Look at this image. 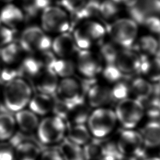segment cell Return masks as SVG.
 Listing matches in <instances>:
<instances>
[{"instance_id":"cell-21","label":"cell","mask_w":160,"mask_h":160,"mask_svg":"<svg viewBox=\"0 0 160 160\" xmlns=\"http://www.w3.org/2000/svg\"><path fill=\"white\" fill-rule=\"evenodd\" d=\"M24 18L22 11L12 4L5 6L0 12V22L12 29L19 26Z\"/></svg>"},{"instance_id":"cell-40","label":"cell","mask_w":160,"mask_h":160,"mask_svg":"<svg viewBox=\"0 0 160 160\" xmlns=\"http://www.w3.org/2000/svg\"><path fill=\"white\" fill-rule=\"evenodd\" d=\"M36 56H34L40 66L41 69H51L55 62L57 58L52 51L46 50L40 52L35 53Z\"/></svg>"},{"instance_id":"cell-36","label":"cell","mask_w":160,"mask_h":160,"mask_svg":"<svg viewBox=\"0 0 160 160\" xmlns=\"http://www.w3.org/2000/svg\"><path fill=\"white\" fill-rule=\"evenodd\" d=\"M51 0H21L24 12L30 16L36 15L50 5Z\"/></svg>"},{"instance_id":"cell-35","label":"cell","mask_w":160,"mask_h":160,"mask_svg":"<svg viewBox=\"0 0 160 160\" xmlns=\"http://www.w3.org/2000/svg\"><path fill=\"white\" fill-rule=\"evenodd\" d=\"M119 11V4L112 0H104L99 2L98 16L104 20H111L115 18Z\"/></svg>"},{"instance_id":"cell-16","label":"cell","mask_w":160,"mask_h":160,"mask_svg":"<svg viewBox=\"0 0 160 160\" xmlns=\"http://www.w3.org/2000/svg\"><path fill=\"white\" fill-rule=\"evenodd\" d=\"M51 48L56 56L59 58H70L79 50L70 32L58 34L52 41Z\"/></svg>"},{"instance_id":"cell-23","label":"cell","mask_w":160,"mask_h":160,"mask_svg":"<svg viewBox=\"0 0 160 160\" xmlns=\"http://www.w3.org/2000/svg\"><path fill=\"white\" fill-rule=\"evenodd\" d=\"M139 132L145 147L155 148L160 146V121L150 120Z\"/></svg>"},{"instance_id":"cell-3","label":"cell","mask_w":160,"mask_h":160,"mask_svg":"<svg viewBox=\"0 0 160 160\" xmlns=\"http://www.w3.org/2000/svg\"><path fill=\"white\" fill-rule=\"evenodd\" d=\"M72 31L71 34L79 49H90L94 44L103 40L106 34V27L94 19L80 22Z\"/></svg>"},{"instance_id":"cell-20","label":"cell","mask_w":160,"mask_h":160,"mask_svg":"<svg viewBox=\"0 0 160 160\" xmlns=\"http://www.w3.org/2000/svg\"><path fill=\"white\" fill-rule=\"evenodd\" d=\"M91 112V108L84 99L73 103L65 120L67 127L74 124H86Z\"/></svg>"},{"instance_id":"cell-45","label":"cell","mask_w":160,"mask_h":160,"mask_svg":"<svg viewBox=\"0 0 160 160\" xmlns=\"http://www.w3.org/2000/svg\"><path fill=\"white\" fill-rule=\"evenodd\" d=\"M39 160H64L58 149H48L41 152Z\"/></svg>"},{"instance_id":"cell-26","label":"cell","mask_w":160,"mask_h":160,"mask_svg":"<svg viewBox=\"0 0 160 160\" xmlns=\"http://www.w3.org/2000/svg\"><path fill=\"white\" fill-rule=\"evenodd\" d=\"M16 124L24 132H31L37 129L39 121L34 112L31 110L21 109L16 113Z\"/></svg>"},{"instance_id":"cell-28","label":"cell","mask_w":160,"mask_h":160,"mask_svg":"<svg viewBox=\"0 0 160 160\" xmlns=\"http://www.w3.org/2000/svg\"><path fill=\"white\" fill-rule=\"evenodd\" d=\"M68 138L73 142L81 146L91 139V133L85 124H74L67 127Z\"/></svg>"},{"instance_id":"cell-53","label":"cell","mask_w":160,"mask_h":160,"mask_svg":"<svg viewBox=\"0 0 160 160\" xmlns=\"http://www.w3.org/2000/svg\"><path fill=\"white\" fill-rule=\"evenodd\" d=\"M159 1H160V0H159Z\"/></svg>"},{"instance_id":"cell-5","label":"cell","mask_w":160,"mask_h":160,"mask_svg":"<svg viewBox=\"0 0 160 160\" xmlns=\"http://www.w3.org/2000/svg\"><path fill=\"white\" fill-rule=\"evenodd\" d=\"M114 111L118 122L124 129H133L145 115L142 102L129 97L118 101Z\"/></svg>"},{"instance_id":"cell-49","label":"cell","mask_w":160,"mask_h":160,"mask_svg":"<svg viewBox=\"0 0 160 160\" xmlns=\"http://www.w3.org/2000/svg\"><path fill=\"white\" fill-rule=\"evenodd\" d=\"M158 46H159V49H158V52L157 53V55L160 56V34L159 35V38L158 39Z\"/></svg>"},{"instance_id":"cell-37","label":"cell","mask_w":160,"mask_h":160,"mask_svg":"<svg viewBox=\"0 0 160 160\" xmlns=\"http://www.w3.org/2000/svg\"><path fill=\"white\" fill-rule=\"evenodd\" d=\"M130 93L129 83L122 79L113 84V86L111 88L112 100L117 102L129 98Z\"/></svg>"},{"instance_id":"cell-10","label":"cell","mask_w":160,"mask_h":160,"mask_svg":"<svg viewBox=\"0 0 160 160\" xmlns=\"http://www.w3.org/2000/svg\"><path fill=\"white\" fill-rule=\"evenodd\" d=\"M76 71L84 78H95L102 69V59L90 49H79L77 52Z\"/></svg>"},{"instance_id":"cell-47","label":"cell","mask_w":160,"mask_h":160,"mask_svg":"<svg viewBox=\"0 0 160 160\" xmlns=\"http://www.w3.org/2000/svg\"><path fill=\"white\" fill-rule=\"evenodd\" d=\"M112 1H114V2H116L118 4H126V3L128 2L129 0H112Z\"/></svg>"},{"instance_id":"cell-34","label":"cell","mask_w":160,"mask_h":160,"mask_svg":"<svg viewBox=\"0 0 160 160\" xmlns=\"http://www.w3.org/2000/svg\"><path fill=\"white\" fill-rule=\"evenodd\" d=\"M144 109V114L151 120L158 121L160 119V99L152 94L148 98L141 101Z\"/></svg>"},{"instance_id":"cell-1","label":"cell","mask_w":160,"mask_h":160,"mask_svg":"<svg viewBox=\"0 0 160 160\" xmlns=\"http://www.w3.org/2000/svg\"><path fill=\"white\" fill-rule=\"evenodd\" d=\"M4 105L8 110L17 112L29 104L32 97V89L22 78H17L4 84Z\"/></svg>"},{"instance_id":"cell-8","label":"cell","mask_w":160,"mask_h":160,"mask_svg":"<svg viewBox=\"0 0 160 160\" xmlns=\"http://www.w3.org/2000/svg\"><path fill=\"white\" fill-rule=\"evenodd\" d=\"M116 147L124 156L136 157L141 159L146 158L144 144L139 132L133 129H124L120 132Z\"/></svg>"},{"instance_id":"cell-11","label":"cell","mask_w":160,"mask_h":160,"mask_svg":"<svg viewBox=\"0 0 160 160\" xmlns=\"http://www.w3.org/2000/svg\"><path fill=\"white\" fill-rule=\"evenodd\" d=\"M126 5L130 18L138 24H142L149 16L160 15L159 0H129Z\"/></svg>"},{"instance_id":"cell-43","label":"cell","mask_w":160,"mask_h":160,"mask_svg":"<svg viewBox=\"0 0 160 160\" xmlns=\"http://www.w3.org/2000/svg\"><path fill=\"white\" fill-rule=\"evenodd\" d=\"M15 149L11 143L0 142V160H14Z\"/></svg>"},{"instance_id":"cell-19","label":"cell","mask_w":160,"mask_h":160,"mask_svg":"<svg viewBox=\"0 0 160 160\" xmlns=\"http://www.w3.org/2000/svg\"><path fill=\"white\" fill-rule=\"evenodd\" d=\"M138 72L152 83L160 81V56L141 57V62Z\"/></svg>"},{"instance_id":"cell-6","label":"cell","mask_w":160,"mask_h":160,"mask_svg":"<svg viewBox=\"0 0 160 160\" xmlns=\"http://www.w3.org/2000/svg\"><path fill=\"white\" fill-rule=\"evenodd\" d=\"M42 29L48 33L61 34L71 29L69 14L61 6H48L42 11Z\"/></svg>"},{"instance_id":"cell-52","label":"cell","mask_w":160,"mask_h":160,"mask_svg":"<svg viewBox=\"0 0 160 160\" xmlns=\"http://www.w3.org/2000/svg\"><path fill=\"white\" fill-rule=\"evenodd\" d=\"M159 156H160V151H159ZM159 157H160V156H159Z\"/></svg>"},{"instance_id":"cell-12","label":"cell","mask_w":160,"mask_h":160,"mask_svg":"<svg viewBox=\"0 0 160 160\" xmlns=\"http://www.w3.org/2000/svg\"><path fill=\"white\" fill-rule=\"evenodd\" d=\"M54 95L71 104L84 99V97L81 82L73 76L62 78Z\"/></svg>"},{"instance_id":"cell-42","label":"cell","mask_w":160,"mask_h":160,"mask_svg":"<svg viewBox=\"0 0 160 160\" xmlns=\"http://www.w3.org/2000/svg\"><path fill=\"white\" fill-rule=\"evenodd\" d=\"M142 25L153 34H160V17L159 16H151L148 17Z\"/></svg>"},{"instance_id":"cell-13","label":"cell","mask_w":160,"mask_h":160,"mask_svg":"<svg viewBox=\"0 0 160 160\" xmlns=\"http://www.w3.org/2000/svg\"><path fill=\"white\" fill-rule=\"evenodd\" d=\"M117 151L116 144L98 138L91 139L82 148L84 160H99L104 155Z\"/></svg>"},{"instance_id":"cell-7","label":"cell","mask_w":160,"mask_h":160,"mask_svg":"<svg viewBox=\"0 0 160 160\" xmlns=\"http://www.w3.org/2000/svg\"><path fill=\"white\" fill-rule=\"evenodd\" d=\"M67 125L61 118L52 116L44 118L37 128L39 141L44 144L60 142L64 138Z\"/></svg>"},{"instance_id":"cell-9","label":"cell","mask_w":160,"mask_h":160,"mask_svg":"<svg viewBox=\"0 0 160 160\" xmlns=\"http://www.w3.org/2000/svg\"><path fill=\"white\" fill-rule=\"evenodd\" d=\"M52 40L45 31L36 26H31L23 31L19 45L23 51L29 53H38L49 50Z\"/></svg>"},{"instance_id":"cell-18","label":"cell","mask_w":160,"mask_h":160,"mask_svg":"<svg viewBox=\"0 0 160 160\" xmlns=\"http://www.w3.org/2000/svg\"><path fill=\"white\" fill-rule=\"evenodd\" d=\"M58 78L52 69H46L41 70L33 81L39 92L53 96L59 81Z\"/></svg>"},{"instance_id":"cell-15","label":"cell","mask_w":160,"mask_h":160,"mask_svg":"<svg viewBox=\"0 0 160 160\" xmlns=\"http://www.w3.org/2000/svg\"><path fill=\"white\" fill-rule=\"evenodd\" d=\"M85 96L86 102L91 108L94 109L105 107L112 101L111 88L97 82L88 89Z\"/></svg>"},{"instance_id":"cell-38","label":"cell","mask_w":160,"mask_h":160,"mask_svg":"<svg viewBox=\"0 0 160 160\" xmlns=\"http://www.w3.org/2000/svg\"><path fill=\"white\" fill-rule=\"evenodd\" d=\"M101 73L108 82L112 84L122 79L124 76L114 64H105Z\"/></svg>"},{"instance_id":"cell-39","label":"cell","mask_w":160,"mask_h":160,"mask_svg":"<svg viewBox=\"0 0 160 160\" xmlns=\"http://www.w3.org/2000/svg\"><path fill=\"white\" fill-rule=\"evenodd\" d=\"M53 97L54 104L52 112L54 113V116L62 119L65 121L72 104L66 102L54 95H53Z\"/></svg>"},{"instance_id":"cell-30","label":"cell","mask_w":160,"mask_h":160,"mask_svg":"<svg viewBox=\"0 0 160 160\" xmlns=\"http://www.w3.org/2000/svg\"><path fill=\"white\" fill-rule=\"evenodd\" d=\"M52 69L61 78L72 77L76 71V62L70 58H57Z\"/></svg>"},{"instance_id":"cell-46","label":"cell","mask_w":160,"mask_h":160,"mask_svg":"<svg viewBox=\"0 0 160 160\" xmlns=\"http://www.w3.org/2000/svg\"><path fill=\"white\" fill-rule=\"evenodd\" d=\"M152 94L160 99V81L153 83V93Z\"/></svg>"},{"instance_id":"cell-14","label":"cell","mask_w":160,"mask_h":160,"mask_svg":"<svg viewBox=\"0 0 160 160\" xmlns=\"http://www.w3.org/2000/svg\"><path fill=\"white\" fill-rule=\"evenodd\" d=\"M141 57L132 49H121L114 64L125 76L138 72Z\"/></svg>"},{"instance_id":"cell-32","label":"cell","mask_w":160,"mask_h":160,"mask_svg":"<svg viewBox=\"0 0 160 160\" xmlns=\"http://www.w3.org/2000/svg\"><path fill=\"white\" fill-rule=\"evenodd\" d=\"M14 118L7 112H0V141L11 139L16 128Z\"/></svg>"},{"instance_id":"cell-29","label":"cell","mask_w":160,"mask_h":160,"mask_svg":"<svg viewBox=\"0 0 160 160\" xmlns=\"http://www.w3.org/2000/svg\"><path fill=\"white\" fill-rule=\"evenodd\" d=\"M19 78L34 79L42 70L34 56L26 57L18 67Z\"/></svg>"},{"instance_id":"cell-33","label":"cell","mask_w":160,"mask_h":160,"mask_svg":"<svg viewBox=\"0 0 160 160\" xmlns=\"http://www.w3.org/2000/svg\"><path fill=\"white\" fill-rule=\"evenodd\" d=\"M99 56L105 64H114L117 55L121 49L111 39L102 40L99 43Z\"/></svg>"},{"instance_id":"cell-24","label":"cell","mask_w":160,"mask_h":160,"mask_svg":"<svg viewBox=\"0 0 160 160\" xmlns=\"http://www.w3.org/2000/svg\"><path fill=\"white\" fill-rule=\"evenodd\" d=\"M54 104L53 96L39 92L35 94L29 102L30 110L36 114L45 115L52 111Z\"/></svg>"},{"instance_id":"cell-25","label":"cell","mask_w":160,"mask_h":160,"mask_svg":"<svg viewBox=\"0 0 160 160\" xmlns=\"http://www.w3.org/2000/svg\"><path fill=\"white\" fill-rule=\"evenodd\" d=\"M130 92L140 101L150 97L153 93V83L142 76L134 78L129 83Z\"/></svg>"},{"instance_id":"cell-27","label":"cell","mask_w":160,"mask_h":160,"mask_svg":"<svg viewBox=\"0 0 160 160\" xmlns=\"http://www.w3.org/2000/svg\"><path fill=\"white\" fill-rule=\"evenodd\" d=\"M58 151L64 160H84L81 146L68 138H64L60 142Z\"/></svg>"},{"instance_id":"cell-48","label":"cell","mask_w":160,"mask_h":160,"mask_svg":"<svg viewBox=\"0 0 160 160\" xmlns=\"http://www.w3.org/2000/svg\"><path fill=\"white\" fill-rule=\"evenodd\" d=\"M143 160H160V157H150V158H145Z\"/></svg>"},{"instance_id":"cell-17","label":"cell","mask_w":160,"mask_h":160,"mask_svg":"<svg viewBox=\"0 0 160 160\" xmlns=\"http://www.w3.org/2000/svg\"><path fill=\"white\" fill-rule=\"evenodd\" d=\"M12 144L15 149V158L18 160H38L41 152L39 146L27 138L19 139L14 136Z\"/></svg>"},{"instance_id":"cell-22","label":"cell","mask_w":160,"mask_h":160,"mask_svg":"<svg viewBox=\"0 0 160 160\" xmlns=\"http://www.w3.org/2000/svg\"><path fill=\"white\" fill-rule=\"evenodd\" d=\"M132 48L141 57H151L157 54L158 52V39L151 34L144 35L137 38Z\"/></svg>"},{"instance_id":"cell-44","label":"cell","mask_w":160,"mask_h":160,"mask_svg":"<svg viewBox=\"0 0 160 160\" xmlns=\"http://www.w3.org/2000/svg\"><path fill=\"white\" fill-rule=\"evenodd\" d=\"M14 32L12 29L0 22V47L12 42Z\"/></svg>"},{"instance_id":"cell-31","label":"cell","mask_w":160,"mask_h":160,"mask_svg":"<svg viewBox=\"0 0 160 160\" xmlns=\"http://www.w3.org/2000/svg\"><path fill=\"white\" fill-rule=\"evenodd\" d=\"M22 51L20 45L11 42L0 48V60L6 64H12L19 61Z\"/></svg>"},{"instance_id":"cell-51","label":"cell","mask_w":160,"mask_h":160,"mask_svg":"<svg viewBox=\"0 0 160 160\" xmlns=\"http://www.w3.org/2000/svg\"><path fill=\"white\" fill-rule=\"evenodd\" d=\"M1 68H1V66H0V71H1Z\"/></svg>"},{"instance_id":"cell-2","label":"cell","mask_w":160,"mask_h":160,"mask_svg":"<svg viewBox=\"0 0 160 160\" xmlns=\"http://www.w3.org/2000/svg\"><path fill=\"white\" fill-rule=\"evenodd\" d=\"M110 39L122 49H131L138 38V24L131 18L114 20L106 27Z\"/></svg>"},{"instance_id":"cell-50","label":"cell","mask_w":160,"mask_h":160,"mask_svg":"<svg viewBox=\"0 0 160 160\" xmlns=\"http://www.w3.org/2000/svg\"><path fill=\"white\" fill-rule=\"evenodd\" d=\"M0 1L2 2H10L12 1L13 0H0Z\"/></svg>"},{"instance_id":"cell-41","label":"cell","mask_w":160,"mask_h":160,"mask_svg":"<svg viewBox=\"0 0 160 160\" xmlns=\"http://www.w3.org/2000/svg\"><path fill=\"white\" fill-rule=\"evenodd\" d=\"M90 0H59V6L65 9L69 14L76 12L82 8Z\"/></svg>"},{"instance_id":"cell-4","label":"cell","mask_w":160,"mask_h":160,"mask_svg":"<svg viewBox=\"0 0 160 160\" xmlns=\"http://www.w3.org/2000/svg\"><path fill=\"white\" fill-rule=\"evenodd\" d=\"M117 122L114 111L106 106L91 111L86 122L91 134L98 138H104L112 132Z\"/></svg>"}]
</instances>
